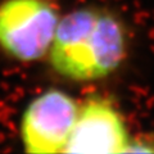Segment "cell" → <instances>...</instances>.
Returning a JSON list of instances; mask_svg holds the SVG:
<instances>
[{"instance_id":"2","label":"cell","mask_w":154,"mask_h":154,"mask_svg":"<svg viewBox=\"0 0 154 154\" xmlns=\"http://www.w3.org/2000/svg\"><path fill=\"white\" fill-rule=\"evenodd\" d=\"M58 22L48 0H5L0 4V48L16 60H38L49 53Z\"/></svg>"},{"instance_id":"3","label":"cell","mask_w":154,"mask_h":154,"mask_svg":"<svg viewBox=\"0 0 154 154\" xmlns=\"http://www.w3.org/2000/svg\"><path fill=\"white\" fill-rule=\"evenodd\" d=\"M79 105L62 90L50 89L27 105L21 121V139L27 153L50 154L64 150Z\"/></svg>"},{"instance_id":"1","label":"cell","mask_w":154,"mask_h":154,"mask_svg":"<svg viewBox=\"0 0 154 154\" xmlns=\"http://www.w3.org/2000/svg\"><path fill=\"white\" fill-rule=\"evenodd\" d=\"M126 55V32L113 13L82 8L59 19L49 59L58 75L73 81L109 76Z\"/></svg>"},{"instance_id":"4","label":"cell","mask_w":154,"mask_h":154,"mask_svg":"<svg viewBox=\"0 0 154 154\" xmlns=\"http://www.w3.org/2000/svg\"><path fill=\"white\" fill-rule=\"evenodd\" d=\"M128 135L121 114L102 98H90L79 107L63 153H123Z\"/></svg>"}]
</instances>
